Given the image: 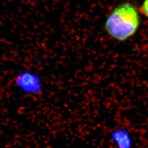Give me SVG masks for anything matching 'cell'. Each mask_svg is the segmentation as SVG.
<instances>
[{"mask_svg":"<svg viewBox=\"0 0 148 148\" xmlns=\"http://www.w3.org/2000/svg\"><path fill=\"white\" fill-rule=\"evenodd\" d=\"M16 87L25 95L37 96L42 95L44 86L41 76L30 70L21 71L14 79Z\"/></svg>","mask_w":148,"mask_h":148,"instance_id":"obj_2","label":"cell"},{"mask_svg":"<svg viewBox=\"0 0 148 148\" xmlns=\"http://www.w3.org/2000/svg\"><path fill=\"white\" fill-rule=\"evenodd\" d=\"M140 13L148 18V0H144L140 8Z\"/></svg>","mask_w":148,"mask_h":148,"instance_id":"obj_4","label":"cell"},{"mask_svg":"<svg viewBox=\"0 0 148 148\" xmlns=\"http://www.w3.org/2000/svg\"><path fill=\"white\" fill-rule=\"evenodd\" d=\"M140 25L136 7L130 2L116 6L109 13L104 23L106 32L114 40L124 42L132 37Z\"/></svg>","mask_w":148,"mask_h":148,"instance_id":"obj_1","label":"cell"},{"mask_svg":"<svg viewBox=\"0 0 148 148\" xmlns=\"http://www.w3.org/2000/svg\"><path fill=\"white\" fill-rule=\"evenodd\" d=\"M109 139L115 148H134V139L131 132L126 127H120L112 130Z\"/></svg>","mask_w":148,"mask_h":148,"instance_id":"obj_3","label":"cell"}]
</instances>
